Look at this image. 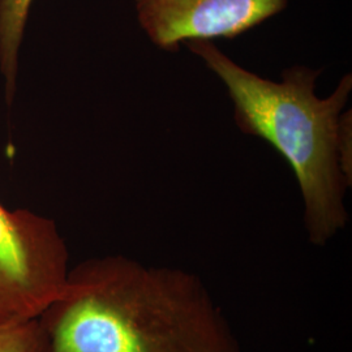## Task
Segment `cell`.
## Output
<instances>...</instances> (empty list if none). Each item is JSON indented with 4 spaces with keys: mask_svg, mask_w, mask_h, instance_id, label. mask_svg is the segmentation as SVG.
Listing matches in <instances>:
<instances>
[{
    "mask_svg": "<svg viewBox=\"0 0 352 352\" xmlns=\"http://www.w3.org/2000/svg\"><path fill=\"white\" fill-rule=\"evenodd\" d=\"M38 321L51 352H241L197 274L123 254L69 269Z\"/></svg>",
    "mask_w": 352,
    "mask_h": 352,
    "instance_id": "1",
    "label": "cell"
},
{
    "mask_svg": "<svg viewBox=\"0 0 352 352\" xmlns=\"http://www.w3.org/2000/svg\"><path fill=\"white\" fill-rule=\"evenodd\" d=\"M186 46L225 85L240 132L264 140L291 166L302 193L308 240L327 245L350 219L346 193L351 184L340 166V123L352 93L351 74L320 98L315 89L321 68L289 67L273 81L239 65L214 41Z\"/></svg>",
    "mask_w": 352,
    "mask_h": 352,
    "instance_id": "2",
    "label": "cell"
},
{
    "mask_svg": "<svg viewBox=\"0 0 352 352\" xmlns=\"http://www.w3.org/2000/svg\"><path fill=\"white\" fill-rule=\"evenodd\" d=\"M68 263L52 219L0 204V329L38 318L63 289Z\"/></svg>",
    "mask_w": 352,
    "mask_h": 352,
    "instance_id": "3",
    "label": "cell"
},
{
    "mask_svg": "<svg viewBox=\"0 0 352 352\" xmlns=\"http://www.w3.org/2000/svg\"><path fill=\"white\" fill-rule=\"evenodd\" d=\"M151 43L177 52L192 41L234 39L283 12L289 0H133Z\"/></svg>",
    "mask_w": 352,
    "mask_h": 352,
    "instance_id": "4",
    "label": "cell"
},
{
    "mask_svg": "<svg viewBox=\"0 0 352 352\" xmlns=\"http://www.w3.org/2000/svg\"><path fill=\"white\" fill-rule=\"evenodd\" d=\"M34 0H0V74L6 101L12 103L17 88L20 51Z\"/></svg>",
    "mask_w": 352,
    "mask_h": 352,
    "instance_id": "5",
    "label": "cell"
},
{
    "mask_svg": "<svg viewBox=\"0 0 352 352\" xmlns=\"http://www.w3.org/2000/svg\"><path fill=\"white\" fill-rule=\"evenodd\" d=\"M0 352H51L50 340L34 318L0 329Z\"/></svg>",
    "mask_w": 352,
    "mask_h": 352,
    "instance_id": "6",
    "label": "cell"
},
{
    "mask_svg": "<svg viewBox=\"0 0 352 352\" xmlns=\"http://www.w3.org/2000/svg\"><path fill=\"white\" fill-rule=\"evenodd\" d=\"M352 113L344 110L340 115V166L347 182L352 186Z\"/></svg>",
    "mask_w": 352,
    "mask_h": 352,
    "instance_id": "7",
    "label": "cell"
}]
</instances>
